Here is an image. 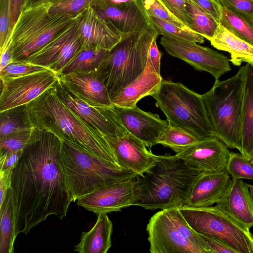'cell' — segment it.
<instances>
[{
    "instance_id": "24",
    "label": "cell",
    "mask_w": 253,
    "mask_h": 253,
    "mask_svg": "<svg viewBox=\"0 0 253 253\" xmlns=\"http://www.w3.org/2000/svg\"><path fill=\"white\" fill-rule=\"evenodd\" d=\"M244 66L240 153L251 161L253 159V64L246 63Z\"/></svg>"
},
{
    "instance_id": "10",
    "label": "cell",
    "mask_w": 253,
    "mask_h": 253,
    "mask_svg": "<svg viewBox=\"0 0 253 253\" xmlns=\"http://www.w3.org/2000/svg\"><path fill=\"white\" fill-rule=\"evenodd\" d=\"M0 112L25 106L55 87L58 74L49 68L15 77L0 78Z\"/></svg>"
},
{
    "instance_id": "44",
    "label": "cell",
    "mask_w": 253,
    "mask_h": 253,
    "mask_svg": "<svg viewBox=\"0 0 253 253\" xmlns=\"http://www.w3.org/2000/svg\"><path fill=\"white\" fill-rule=\"evenodd\" d=\"M197 234L206 253H237L227 244L216 238Z\"/></svg>"
},
{
    "instance_id": "25",
    "label": "cell",
    "mask_w": 253,
    "mask_h": 253,
    "mask_svg": "<svg viewBox=\"0 0 253 253\" xmlns=\"http://www.w3.org/2000/svg\"><path fill=\"white\" fill-rule=\"evenodd\" d=\"M113 225L107 213L97 214L96 222L88 232H83L74 251L80 253H106L112 245Z\"/></svg>"
},
{
    "instance_id": "54",
    "label": "cell",
    "mask_w": 253,
    "mask_h": 253,
    "mask_svg": "<svg viewBox=\"0 0 253 253\" xmlns=\"http://www.w3.org/2000/svg\"><path fill=\"white\" fill-rule=\"evenodd\" d=\"M247 185L249 188L250 193L253 200V184L247 183Z\"/></svg>"
},
{
    "instance_id": "55",
    "label": "cell",
    "mask_w": 253,
    "mask_h": 253,
    "mask_svg": "<svg viewBox=\"0 0 253 253\" xmlns=\"http://www.w3.org/2000/svg\"><path fill=\"white\" fill-rule=\"evenodd\" d=\"M253 163V159L251 161Z\"/></svg>"
},
{
    "instance_id": "17",
    "label": "cell",
    "mask_w": 253,
    "mask_h": 253,
    "mask_svg": "<svg viewBox=\"0 0 253 253\" xmlns=\"http://www.w3.org/2000/svg\"><path fill=\"white\" fill-rule=\"evenodd\" d=\"M105 137L117 164L136 175L142 176L157 160V155L148 151L142 141L128 132L118 137Z\"/></svg>"
},
{
    "instance_id": "38",
    "label": "cell",
    "mask_w": 253,
    "mask_h": 253,
    "mask_svg": "<svg viewBox=\"0 0 253 253\" xmlns=\"http://www.w3.org/2000/svg\"><path fill=\"white\" fill-rule=\"evenodd\" d=\"M138 1L149 16L158 18L183 29H189L171 14L160 0H138Z\"/></svg>"
},
{
    "instance_id": "23",
    "label": "cell",
    "mask_w": 253,
    "mask_h": 253,
    "mask_svg": "<svg viewBox=\"0 0 253 253\" xmlns=\"http://www.w3.org/2000/svg\"><path fill=\"white\" fill-rule=\"evenodd\" d=\"M162 79L161 74L156 72L148 57L143 72L115 96L112 99V102L114 106L117 107H135L142 98L152 96L157 92Z\"/></svg>"
},
{
    "instance_id": "8",
    "label": "cell",
    "mask_w": 253,
    "mask_h": 253,
    "mask_svg": "<svg viewBox=\"0 0 253 253\" xmlns=\"http://www.w3.org/2000/svg\"><path fill=\"white\" fill-rule=\"evenodd\" d=\"M49 0L26 8L19 17L10 36L13 60H24L40 50L73 24L77 19L48 13Z\"/></svg>"
},
{
    "instance_id": "34",
    "label": "cell",
    "mask_w": 253,
    "mask_h": 253,
    "mask_svg": "<svg viewBox=\"0 0 253 253\" xmlns=\"http://www.w3.org/2000/svg\"><path fill=\"white\" fill-rule=\"evenodd\" d=\"M42 130L33 127L13 133L0 139V154L23 150L38 140Z\"/></svg>"
},
{
    "instance_id": "41",
    "label": "cell",
    "mask_w": 253,
    "mask_h": 253,
    "mask_svg": "<svg viewBox=\"0 0 253 253\" xmlns=\"http://www.w3.org/2000/svg\"><path fill=\"white\" fill-rule=\"evenodd\" d=\"M47 68L32 64L25 60H14L0 70V78L28 75Z\"/></svg>"
},
{
    "instance_id": "19",
    "label": "cell",
    "mask_w": 253,
    "mask_h": 253,
    "mask_svg": "<svg viewBox=\"0 0 253 253\" xmlns=\"http://www.w3.org/2000/svg\"><path fill=\"white\" fill-rule=\"evenodd\" d=\"M91 7L123 36L143 30L151 25L149 16L138 1L117 6L102 0H95Z\"/></svg>"
},
{
    "instance_id": "32",
    "label": "cell",
    "mask_w": 253,
    "mask_h": 253,
    "mask_svg": "<svg viewBox=\"0 0 253 253\" xmlns=\"http://www.w3.org/2000/svg\"><path fill=\"white\" fill-rule=\"evenodd\" d=\"M222 6L219 24L253 46V21Z\"/></svg>"
},
{
    "instance_id": "33",
    "label": "cell",
    "mask_w": 253,
    "mask_h": 253,
    "mask_svg": "<svg viewBox=\"0 0 253 253\" xmlns=\"http://www.w3.org/2000/svg\"><path fill=\"white\" fill-rule=\"evenodd\" d=\"M199 140L185 130L169 126L159 137L157 144L169 147L177 154L185 150Z\"/></svg>"
},
{
    "instance_id": "1",
    "label": "cell",
    "mask_w": 253,
    "mask_h": 253,
    "mask_svg": "<svg viewBox=\"0 0 253 253\" xmlns=\"http://www.w3.org/2000/svg\"><path fill=\"white\" fill-rule=\"evenodd\" d=\"M62 140L42 130L40 138L23 150L12 175L15 235H27L50 215L62 220L73 199L60 161Z\"/></svg>"
},
{
    "instance_id": "47",
    "label": "cell",
    "mask_w": 253,
    "mask_h": 253,
    "mask_svg": "<svg viewBox=\"0 0 253 253\" xmlns=\"http://www.w3.org/2000/svg\"><path fill=\"white\" fill-rule=\"evenodd\" d=\"M201 8L219 22L222 5L216 0H192Z\"/></svg>"
},
{
    "instance_id": "14",
    "label": "cell",
    "mask_w": 253,
    "mask_h": 253,
    "mask_svg": "<svg viewBox=\"0 0 253 253\" xmlns=\"http://www.w3.org/2000/svg\"><path fill=\"white\" fill-rule=\"evenodd\" d=\"M146 230L151 253H206L180 233L165 209L150 218Z\"/></svg>"
},
{
    "instance_id": "52",
    "label": "cell",
    "mask_w": 253,
    "mask_h": 253,
    "mask_svg": "<svg viewBox=\"0 0 253 253\" xmlns=\"http://www.w3.org/2000/svg\"><path fill=\"white\" fill-rule=\"evenodd\" d=\"M106 3L114 6H122L125 4L136 2L138 0H102Z\"/></svg>"
},
{
    "instance_id": "13",
    "label": "cell",
    "mask_w": 253,
    "mask_h": 253,
    "mask_svg": "<svg viewBox=\"0 0 253 253\" xmlns=\"http://www.w3.org/2000/svg\"><path fill=\"white\" fill-rule=\"evenodd\" d=\"M55 88L59 97L76 115L105 136L118 137L127 132L118 121L112 107L90 104L66 87L58 80Z\"/></svg>"
},
{
    "instance_id": "40",
    "label": "cell",
    "mask_w": 253,
    "mask_h": 253,
    "mask_svg": "<svg viewBox=\"0 0 253 253\" xmlns=\"http://www.w3.org/2000/svg\"><path fill=\"white\" fill-rule=\"evenodd\" d=\"M81 48V43L78 33L65 45L56 60L48 68L59 74L63 67Z\"/></svg>"
},
{
    "instance_id": "4",
    "label": "cell",
    "mask_w": 253,
    "mask_h": 253,
    "mask_svg": "<svg viewBox=\"0 0 253 253\" xmlns=\"http://www.w3.org/2000/svg\"><path fill=\"white\" fill-rule=\"evenodd\" d=\"M60 161L73 202L102 187L136 176L117 164L100 159L81 147L63 140Z\"/></svg>"
},
{
    "instance_id": "3",
    "label": "cell",
    "mask_w": 253,
    "mask_h": 253,
    "mask_svg": "<svg viewBox=\"0 0 253 253\" xmlns=\"http://www.w3.org/2000/svg\"><path fill=\"white\" fill-rule=\"evenodd\" d=\"M201 173L176 155H157L142 176L136 175L140 194L134 206L151 210L180 207Z\"/></svg>"
},
{
    "instance_id": "37",
    "label": "cell",
    "mask_w": 253,
    "mask_h": 253,
    "mask_svg": "<svg viewBox=\"0 0 253 253\" xmlns=\"http://www.w3.org/2000/svg\"><path fill=\"white\" fill-rule=\"evenodd\" d=\"M226 170L232 179L253 180V163L240 153L230 152Z\"/></svg>"
},
{
    "instance_id": "36",
    "label": "cell",
    "mask_w": 253,
    "mask_h": 253,
    "mask_svg": "<svg viewBox=\"0 0 253 253\" xmlns=\"http://www.w3.org/2000/svg\"><path fill=\"white\" fill-rule=\"evenodd\" d=\"M48 13L51 16L66 15L77 19L91 6L95 0H50Z\"/></svg>"
},
{
    "instance_id": "48",
    "label": "cell",
    "mask_w": 253,
    "mask_h": 253,
    "mask_svg": "<svg viewBox=\"0 0 253 253\" xmlns=\"http://www.w3.org/2000/svg\"><path fill=\"white\" fill-rule=\"evenodd\" d=\"M23 150L0 154V171L12 168H14L22 154Z\"/></svg>"
},
{
    "instance_id": "16",
    "label": "cell",
    "mask_w": 253,
    "mask_h": 253,
    "mask_svg": "<svg viewBox=\"0 0 253 253\" xmlns=\"http://www.w3.org/2000/svg\"><path fill=\"white\" fill-rule=\"evenodd\" d=\"M229 148L218 138L211 136L199 140L175 155L201 172H218L226 169Z\"/></svg>"
},
{
    "instance_id": "45",
    "label": "cell",
    "mask_w": 253,
    "mask_h": 253,
    "mask_svg": "<svg viewBox=\"0 0 253 253\" xmlns=\"http://www.w3.org/2000/svg\"><path fill=\"white\" fill-rule=\"evenodd\" d=\"M9 0H0V48L9 38Z\"/></svg>"
},
{
    "instance_id": "29",
    "label": "cell",
    "mask_w": 253,
    "mask_h": 253,
    "mask_svg": "<svg viewBox=\"0 0 253 253\" xmlns=\"http://www.w3.org/2000/svg\"><path fill=\"white\" fill-rule=\"evenodd\" d=\"M109 52L96 48H81L58 75L97 70Z\"/></svg>"
},
{
    "instance_id": "28",
    "label": "cell",
    "mask_w": 253,
    "mask_h": 253,
    "mask_svg": "<svg viewBox=\"0 0 253 253\" xmlns=\"http://www.w3.org/2000/svg\"><path fill=\"white\" fill-rule=\"evenodd\" d=\"M0 253H14L15 210L10 189L0 206Z\"/></svg>"
},
{
    "instance_id": "5",
    "label": "cell",
    "mask_w": 253,
    "mask_h": 253,
    "mask_svg": "<svg viewBox=\"0 0 253 253\" xmlns=\"http://www.w3.org/2000/svg\"><path fill=\"white\" fill-rule=\"evenodd\" d=\"M158 34L151 25L124 36L97 69L112 99L144 70L151 44Z\"/></svg>"
},
{
    "instance_id": "30",
    "label": "cell",
    "mask_w": 253,
    "mask_h": 253,
    "mask_svg": "<svg viewBox=\"0 0 253 253\" xmlns=\"http://www.w3.org/2000/svg\"><path fill=\"white\" fill-rule=\"evenodd\" d=\"M186 8L191 19L189 29L210 41L214 36L219 22L192 0H186Z\"/></svg>"
},
{
    "instance_id": "27",
    "label": "cell",
    "mask_w": 253,
    "mask_h": 253,
    "mask_svg": "<svg viewBox=\"0 0 253 253\" xmlns=\"http://www.w3.org/2000/svg\"><path fill=\"white\" fill-rule=\"evenodd\" d=\"M77 19L75 22L67 30L42 48L24 60L32 64L48 68L58 58L66 43L78 33Z\"/></svg>"
},
{
    "instance_id": "22",
    "label": "cell",
    "mask_w": 253,
    "mask_h": 253,
    "mask_svg": "<svg viewBox=\"0 0 253 253\" xmlns=\"http://www.w3.org/2000/svg\"><path fill=\"white\" fill-rule=\"evenodd\" d=\"M215 205L246 227H253V200L242 179L232 178L224 197Z\"/></svg>"
},
{
    "instance_id": "49",
    "label": "cell",
    "mask_w": 253,
    "mask_h": 253,
    "mask_svg": "<svg viewBox=\"0 0 253 253\" xmlns=\"http://www.w3.org/2000/svg\"><path fill=\"white\" fill-rule=\"evenodd\" d=\"M14 168L0 171V206L2 205L10 188Z\"/></svg>"
},
{
    "instance_id": "31",
    "label": "cell",
    "mask_w": 253,
    "mask_h": 253,
    "mask_svg": "<svg viewBox=\"0 0 253 253\" xmlns=\"http://www.w3.org/2000/svg\"><path fill=\"white\" fill-rule=\"evenodd\" d=\"M26 105L0 112V139L7 135L30 130Z\"/></svg>"
},
{
    "instance_id": "7",
    "label": "cell",
    "mask_w": 253,
    "mask_h": 253,
    "mask_svg": "<svg viewBox=\"0 0 253 253\" xmlns=\"http://www.w3.org/2000/svg\"><path fill=\"white\" fill-rule=\"evenodd\" d=\"M152 97L169 126L185 130L199 140L215 136L201 94L180 82L162 79Z\"/></svg>"
},
{
    "instance_id": "15",
    "label": "cell",
    "mask_w": 253,
    "mask_h": 253,
    "mask_svg": "<svg viewBox=\"0 0 253 253\" xmlns=\"http://www.w3.org/2000/svg\"><path fill=\"white\" fill-rule=\"evenodd\" d=\"M112 110L119 123L126 131L142 141L150 148L157 144L162 133L169 125L157 114L140 109L113 106Z\"/></svg>"
},
{
    "instance_id": "35",
    "label": "cell",
    "mask_w": 253,
    "mask_h": 253,
    "mask_svg": "<svg viewBox=\"0 0 253 253\" xmlns=\"http://www.w3.org/2000/svg\"><path fill=\"white\" fill-rule=\"evenodd\" d=\"M149 18L151 25L157 30L159 34L200 43L204 42L203 37L189 29L180 28L154 17L149 16Z\"/></svg>"
},
{
    "instance_id": "20",
    "label": "cell",
    "mask_w": 253,
    "mask_h": 253,
    "mask_svg": "<svg viewBox=\"0 0 253 253\" xmlns=\"http://www.w3.org/2000/svg\"><path fill=\"white\" fill-rule=\"evenodd\" d=\"M58 75L66 87L86 102L99 106H114L104 81L96 70Z\"/></svg>"
},
{
    "instance_id": "18",
    "label": "cell",
    "mask_w": 253,
    "mask_h": 253,
    "mask_svg": "<svg viewBox=\"0 0 253 253\" xmlns=\"http://www.w3.org/2000/svg\"><path fill=\"white\" fill-rule=\"evenodd\" d=\"M78 36L81 48L110 51L124 37L90 7L78 18Z\"/></svg>"
},
{
    "instance_id": "21",
    "label": "cell",
    "mask_w": 253,
    "mask_h": 253,
    "mask_svg": "<svg viewBox=\"0 0 253 253\" xmlns=\"http://www.w3.org/2000/svg\"><path fill=\"white\" fill-rule=\"evenodd\" d=\"M226 170L203 173L194 182L183 205L208 207L219 202L224 197L231 182Z\"/></svg>"
},
{
    "instance_id": "39",
    "label": "cell",
    "mask_w": 253,
    "mask_h": 253,
    "mask_svg": "<svg viewBox=\"0 0 253 253\" xmlns=\"http://www.w3.org/2000/svg\"><path fill=\"white\" fill-rule=\"evenodd\" d=\"M165 210L168 216L180 233L192 243L206 252L202 247L197 233L185 219L180 211L179 207L166 208Z\"/></svg>"
},
{
    "instance_id": "2",
    "label": "cell",
    "mask_w": 253,
    "mask_h": 253,
    "mask_svg": "<svg viewBox=\"0 0 253 253\" xmlns=\"http://www.w3.org/2000/svg\"><path fill=\"white\" fill-rule=\"evenodd\" d=\"M26 109L32 127L50 132L62 140L117 164L105 135L71 110L59 97L55 86L27 105Z\"/></svg>"
},
{
    "instance_id": "51",
    "label": "cell",
    "mask_w": 253,
    "mask_h": 253,
    "mask_svg": "<svg viewBox=\"0 0 253 253\" xmlns=\"http://www.w3.org/2000/svg\"><path fill=\"white\" fill-rule=\"evenodd\" d=\"M155 38L150 47L148 58H149L153 68L157 73L160 74L161 58L162 53L159 51Z\"/></svg>"
},
{
    "instance_id": "46",
    "label": "cell",
    "mask_w": 253,
    "mask_h": 253,
    "mask_svg": "<svg viewBox=\"0 0 253 253\" xmlns=\"http://www.w3.org/2000/svg\"><path fill=\"white\" fill-rule=\"evenodd\" d=\"M29 1V0H9L10 14L9 37L19 17L26 9Z\"/></svg>"
},
{
    "instance_id": "6",
    "label": "cell",
    "mask_w": 253,
    "mask_h": 253,
    "mask_svg": "<svg viewBox=\"0 0 253 253\" xmlns=\"http://www.w3.org/2000/svg\"><path fill=\"white\" fill-rule=\"evenodd\" d=\"M244 75L243 66L233 76L215 80L212 88L201 94L215 136L239 152Z\"/></svg>"
},
{
    "instance_id": "26",
    "label": "cell",
    "mask_w": 253,
    "mask_h": 253,
    "mask_svg": "<svg viewBox=\"0 0 253 253\" xmlns=\"http://www.w3.org/2000/svg\"><path fill=\"white\" fill-rule=\"evenodd\" d=\"M210 41L217 49L229 52L231 56L229 61L234 65L239 66L243 62L253 64V46L221 24Z\"/></svg>"
},
{
    "instance_id": "43",
    "label": "cell",
    "mask_w": 253,
    "mask_h": 253,
    "mask_svg": "<svg viewBox=\"0 0 253 253\" xmlns=\"http://www.w3.org/2000/svg\"><path fill=\"white\" fill-rule=\"evenodd\" d=\"M228 9L253 21V0H217Z\"/></svg>"
},
{
    "instance_id": "50",
    "label": "cell",
    "mask_w": 253,
    "mask_h": 253,
    "mask_svg": "<svg viewBox=\"0 0 253 253\" xmlns=\"http://www.w3.org/2000/svg\"><path fill=\"white\" fill-rule=\"evenodd\" d=\"M0 70L7 65L13 61V48L10 37L6 41L4 45L0 48Z\"/></svg>"
},
{
    "instance_id": "12",
    "label": "cell",
    "mask_w": 253,
    "mask_h": 253,
    "mask_svg": "<svg viewBox=\"0 0 253 253\" xmlns=\"http://www.w3.org/2000/svg\"><path fill=\"white\" fill-rule=\"evenodd\" d=\"M136 177L99 188L78 199L77 204L97 215L134 206L140 194Z\"/></svg>"
},
{
    "instance_id": "53",
    "label": "cell",
    "mask_w": 253,
    "mask_h": 253,
    "mask_svg": "<svg viewBox=\"0 0 253 253\" xmlns=\"http://www.w3.org/2000/svg\"><path fill=\"white\" fill-rule=\"evenodd\" d=\"M48 0H29L26 8L36 6Z\"/></svg>"
},
{
    "instance_id": "11",
    "label": "cell",
    "mask_w": 253,
    "mask_h": 253,
    "mask_svg": "<svg viewBox=\"0 0 253 253\" xmlns=\"http://www.w3.org/2000/svg\"><path fill=\"white\" fill-rule=\"evenodd\" d=\"M160 42L169 55L184 61L198 71L211 74L215 80L231 70L227 56L195 42L163 36Z\"/></svg>"
},
{
    "instance_id": "42",
    "label": "cell",
    "mask_w": 253,
    "mask_h": 253,
    "mask_svg": "<svg viewBox=\"0 0 253 253\" xmlns=\"http://www.w3.org/2000/svg\"><path fill=\"white\" fill-rule=\"evenodd\" d=\"M160 0L171 14L189 28L191 19L186 8L187 0Z\"/></svg>"
},
{
    "instance_id": "9",
    "label": "cell",
    "mask_w": 253,
    "mask_h": 253,
    "mask_svg": "<svg viewBox=\"0 0 253 253\" xmlns=\"http://www.w3.org/2000/svg\"><path fill=\"white\" fill-rule=\"evenodd\" d=\"M180 211L198 233L216 238L237 253H253V235L246 227L216 205L191 207L182 205Z\"/></svg>"
}]
</instances>
